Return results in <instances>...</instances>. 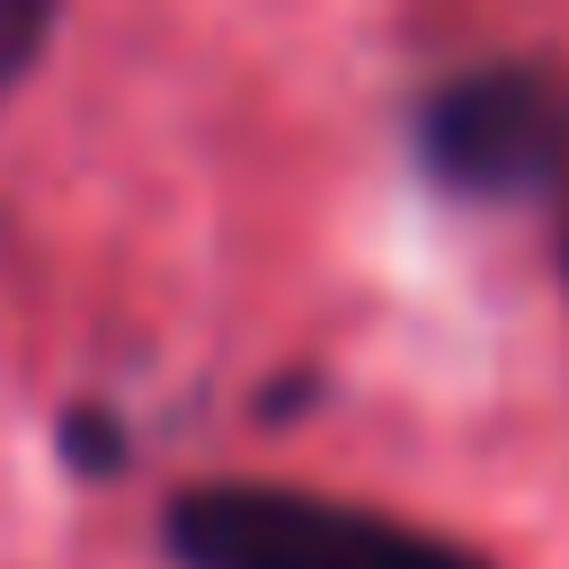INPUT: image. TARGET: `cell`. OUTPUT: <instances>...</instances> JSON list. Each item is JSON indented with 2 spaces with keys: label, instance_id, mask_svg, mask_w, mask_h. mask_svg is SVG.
<instances>
[{
  "label": "cell",
  "instance_id": "cell-1",
  "mask_svg": "<svg viewBox=\"0 0 569 569\" xmlns=\"http://www.w3.org/2000/svg\"><path fill=\"white\" fill-rule=\"evenodd\" d=\"M178 569H489L471 542L391 525L347 498L267 489V480H204L160 516Z\"/></svg>",
  "mask_w": 569,
  "mask_h": 569
},
{
  "label": "cell",
  "instance_id": "cell-2",
  "mask_svg": "<svg viewBox=\"0 0 569 569\" xmlns=\"http://www.w3.org/2000/svg\"><path fill=\"white\" fill-rule=\"evenodd\" d=\"M418 160L445 196L516 204L542 196L569 160V62L498 53L462 62L418 98Z\"/></svg>",
  "mask_w": 569,
  "mask_h": 569
},
{
  "label": "cell",
  "instance_id": "cell-3",
  "mask_svg": "<svg viewBox=\"0 0 569 569\" xmlns=\"http://www.w3.org/2000/svg\"><path fill=\"white\" fill-rule=\"evenodd\" d=\"M44 44H53V9L44 0H0V98L44 62Z\"/></svg>",
  "mask_w": 569,
  "mask_h": 569
}]
</instances>
